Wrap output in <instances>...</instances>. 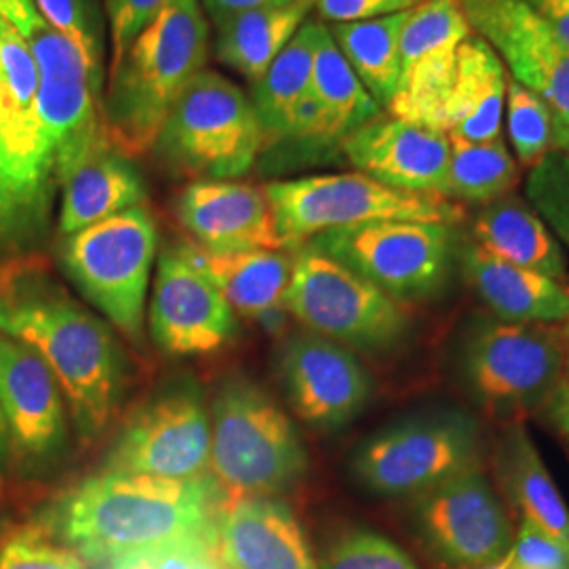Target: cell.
<instances>
[{"label": "cell", "instance_id": "ffe728a7", "mask_svg": "<svg viewBox=\"0 0 569 569\" xmlns=\"http://www.w3.org/2000/svg\"><path fill=\"white\" fill-rule=\"evenodd\" d=\"M0 409L4 432L21 458L56 453L66 437L63 390L41 357L0 333Z\"/></svg>", "mask_w": 569, "mask_h": 569}, {"label": "cell", "instance_id": "836d02e7", "mask_svg": "<svg viewBox=\"0 0 569 569\" xmlns=\"http://www.w3.org/2000/svg\"><path fill=\"white\" fill-rule=\"evenodd\" d=\"M449 201L483 207L507 197L519 183V164L502 138L493 142L449 138Z\"/></svg>", "mask_w": 569, "mask_h": 569}, {"label": "cell", "instance_id": "603a6c76", "mask_svg": "<svg viewBox=\"0 0 569 569\" xmlns=\"http://www.w3.org/2000/svg\"><path fill=\"white\" fill-rule=\"evenodd\" d=\"M456 262L475 296L498 321L563 326L569 319V284L509 264L468 239L458 244Z\"/></svg>", "mask_w": 569, "mask_h": 569}, {"label": "cell", "instance_id": "ac0fdd59", "mask_svg": "<svg viewBox=\"0 0 569 569\" xmlns=\"http://www.w3.org/2000/svg\"><path fill=\"white\" fill-rule=\"evenodd\" d=\"M281 376L293 411L315 428L345 427L371 397V380L355 352L312 331L287 340Z\"/></svg>", "mask_w": 569, "mask_h": 569}, {"label": "cell", "instance_id": "f35d334b", "mask_svg": "<svg viewBox=\"0 0 569 569\" xmlns=\"http://www.w3.org/2000/svg\"><path fill=\"white\" fill-rule=\"evenodd\" d=\"M319 569H418L406 550L369 531L350 529L327 547Z\"/></svg>", "mask_w": 569, "mask_h": 569}, {"label": "cell", "instance_id": "7a4b0ae2", "mask_svg": "<svg viewBox=\"0 0 569 569\" xmlns=\"http://www.w3.org/2000/svg\"><path fill=\"white\" fill-rule=\"evenodd\" d=\"M216 481L106 470L72 489L51 515L53 531L87 561L216 528Z\"/></svg>", "mask_w": 569, "mask_h": 569}, {"label": "cell", "instance_id": "8992f818", "mask_svg": "<svg viewBox=\"0 0 569 569\" xmlns=\"http://www.w3.org/2000/svg\"><path fill=\"white\" fill-rule=\"evenodd\" d=\"M264 190L284 249L345 226L380 220L456 226L465 220V209L449 199L401 192L359 171L272 182Z\"/></svg>", "mask_w": 569, "mask_h": 569}, {"label": "cell", "instance_id": "4dcf8cb0", "mask_svg": "<svg viewBox=\"0 0 569 569\" xmlns=\"http://www.w3.org/2000/svg\"><path fill=\"white\" fill-rule=\"evenodd\" d=\"M409 11L327 26L348 66L382 110H387L401 77V32Z\"/></svg>", "mask_w": 569, "mask_h": 569}, {"label": "cell", "instance_id": "8d00e7d4", "mask_svg": "<svg viewBox=\"0 0 569 569\" xmlns=\"http://www.w3.org/2000/svg\"><path fill=\"white\" fill-rule=\"evenodd\" d=\"M42 20L79 47L93 74L103 81L106 34L93 0H34Z\"/></svg>", "mask_w": 569, "mask_h": 569}, {"label": "cell", "instance_id": "f6af8a7d", "mask_svg": "<svg viewBox=\"0 0 569 569\" xmlns=\"http://www.w3.org/2000/svg\"><path fill=\"white\" fill-rule=\"evenodd\" d=\"M293 0H203L204 18L209 23L228 20L244 11L264 9V7H284Z\"/></svg>", "mask_w": 569, "mask_h": 569}, {"label": "cell", "instance_id": "f1b7e54d", "mask_svg": "<svg viewBox=\"0 0 569 569\" xmlns=\"http://www.w3.org/2000/svg\"><path fill=\"white\" fill-rule=\"evenodd\" d=\"M312 0H293L284 7H264L211 23L213 51L220 63L249 82H256L308 20Z\"/></svg>", "mask_w": 569, "mask_h": 569}, {"label": "cell", "instance_id": "44dd1931", "mask_svg": "<svg viewBox=\"0 0 569 569\" xmlns=\"http://www.w3.org/2000/svg\"><path fill=\"white\" fill-rule=\"evenodd\" d=\"M176 211L194 244L207 251L284 249L264 188L234 180L192 182L180 192Z\"/></svg>", "mask_w": 569, "mask_h": 569}, {"label": "cell", "instance_id": "9c48e42d", "mask_svg": "<svg viewBox=\"0 0 569 569\" xmlns=\"http://www.w3.org/2000/svg\"><path fill=\"white\" fill-rule=\"evenodd\" d=\"M308 243L376 284L399 305L430 300L456 264V226L380 220L326 230Z\"/></svg>", "mask_w": 569, "mask_h": 569}, {"label": "cell", "instance_id": "d6986e66", "mask_svg": "<svg viewBox=\"0 0 569 569\" xmlns=\"http://www.w3.org/2000/svg\"><path fill=\"white\" fill-rule=\"evenodd\" d=\"M340 150L359 173L395 190L448 199V133L382 114L350 133Z\"/></svg>", "mask_w": 569, "mask_h": 569}, {"label": "cell", "instance_id": "cb8c5ba5", "mask_svg": "<svg viewBox=\"0 0 569 569\" xmlns=\"http://www.w3.org/2000/svg\"><path fill=\"white\" fill-rule=\"evenodd\" d=\"M60 232L70 237L146 201V183L133 161L110 142L89 150L60 178Z\"/></svg>", "mask_w": 569, "mask_h": 569}, {"label": "cell", "instance_id": "74e56055", "mask_svg": "<svg viewBox=\"0 0 569 569\" xmlns=\"http://www.w3.org/2000/svg\"><path fill=\"white\" fill-rule=\"evenodd\" d=\"M526 199L557 241L569 247V152L552 148L540 163L529 169Z\"/></svg>", "mask_w": 569, "mask_h": 569}, {"label": "cell", "instance_id": "e0dca14e", "mask_svg": "<svg viewBox=\"0 0 569 569\" xmlns=\"http://www.w3.org/2000/svg\"><path fill=\"white\" fill-rule=\"evenodd\" d=\"M148 319L152 340L178 357L216 352L237 331L232 306L182 247L167 249L159 260Z\"/></svg>", "mask_w": 569, "mask_h": 569}, {"label": "cell", "instance_id": "bcb514c9", "mask_svg": "<svg viewBox=\"0 0 569 569\" xmlns=\"http://www.w3.org/2000/svg\"><path fill=\"white\" fill-rule=\"evenodd\" d=\"M569 47V0H526Z\"/></svg>", "mask_w": 569, "mask_h": 569}, {"label": "cell", "instance_id": "d4e9b609", "mask_svg": "<svg viewBox=\"0 0 569 569\" xmlns=\"http://www.w3.org/2000/svg\"><path fill=\"white\" fill-rule=\"evenodd\" d=\"M509 70L488 41L470 34L458 47L456 77L446 108V133L465 142L502 138Z\"/></svg>", "mask_w": 569, "mask_h": 569}, {"label": "cell", "instance_id": "6da1fadb", "mask_svg": "<svg viewBox=\"0 0 569 569\" xmlns=\"http://www.w3.org/2000/svg\"><path fill=\"white\" fill-rule=\"evenodd\" d=\"M0 333L30 346L49 366L84 435L110 422L124 382L121 348L44 266L0 264Z\"/></svg>", "mask_w": 569, "mask_h": 569}, {"label": "cell", "instance_id": "7c38bea8", "mask_svg": "<svg viewBox=\"0 0 569 569\" xmlns=\"http://www.w3.org/2000/svg\"><path fill=\"white\" fill-rule=\"evenodd\" d=\"M413 528L448 569H486L509 552L515 529L486 467L470 468L413 498Z\"/></svg>", "mask_w": 569, "mask_h": 569}, {"label": "cell", "instance_id": "2e32d148", "mask_svg": "<svg viewBox=\"0 0 569 569\" xmlns=\"http://www.w3.org/2000/svg\"><path fill=\"white\" fill-rule=\"evenodd\" d=\"M475 34L488 41L510 72L569 131V47L526 0H462Z\"/></svg>", "mask_w": 569, "mask_h": 569}, {"label": "cell", "instance_id": "681fc988", "mask_svg": "<svg viewBox=\"0 0 569 569\" xmlns=\"http://www.w3.org/2000/svg\"><path fill=\"white\" fill-rule=\"evenodd\" d=\"M552 124H555V122H552ZM555 148L569 152V131L557 127V124H555Z\"/></svg>", "mask_w": 569, "mask_h": 569}, {"label": "cell", "instance_id": "d590c367", "mask_svg": "<svg viewBox=\"0 0 569 569\" xmlns=\"http://www.w3.org/2000/svg\"><path fill=\"white\" fill-rule=\"evenodd\" d=\"M110 561L112 569H226L216 545V528L129 550Z\"/></svg>", "mask_w": 569, "mask_h": 569}, {"label": "cell", "instance_id": "7dc6e473", "mask_svg": "<svg viewBox=\"0 0 569 569\" xmlns=\"http://www.w3.org/2000/svg\"><path fill=\"white\" fill-rule=\"evenodd\" d=\"M550 425L557 428V432L569 443V382L563 380L559 388L552 392L549 403L545 406Z\"/></svg>", "mask_w": 569, "mask_h": 569}, {"label": "cell", "instance_id": "b9f144b4", "mask_svg": "<svg viewBox=\"0 0 569 569\" xmlns=\"http://www.w3.org/2000/svg\"><path fill=\"white\" fill-rule=\"evenodd\" d=\"M498 566L502 569H569V547L528 519H521L509 552Z\"/></svg>", "mask_w": 569, "mask_h": 569}, {"label": "cell", "instance_id": "ba28073f", "mask_svg": "<svg viewBox=\"0 0 569 569\" xmlns=\"http://www.w3.org/2000/svg\"><path fill=\"white\" fill-rule=\"evenodd\" d=\"M159 232L140 204L66 237L60 260L70 281L131 342L142 340L146 293Z\"/></svg>", "mask_w": 569, "mask_h": 569}, {"label": "cell", "instance_id": "ab89813d", "mask_svg": "<svg viewBox=\"0 0 569 569\" xmlns=\"http://www.w3.org/2000/svg\"><path fill=\"white\" fill-rule=\"evenodd\" d=\"M0 569H87V559L68 545H56L39 529H21L0 549Z\"/></svg>", "mask_w": 569, "mask_h": 569}, {"label": "cell", "instance_id": "277c9868", "mask_svg": "<svg viewBox=\"0 0 569 569\" xmlns=\"http://www.w3.org/2000/svg\"><path fill=\"white\" fill-rule=\"evenodd\" d=\"M209 467L226 502H234L296 486L308 470V456L287 413L262 388L230 380L211 409Z\"/></svg>", "mask_w": 569, "mask_h": 569}, {"label": "cell", "instance_id": "8fae6325", "mask_svg": "<svg viewBox=\"0 0 569 569\" xmlns=\"http://www.w3.org/2000/svg\"><path fill=\"white\" fill-rule=\"evenodd\" d=\"M479 425L443 411L387 428L355 458V475L385 498H416L470 468L486 467Z\"/></svg>", "mask_w": 569, "mask_h": 569}, {"label": "cell", "instance_id": "f907efd6", "mask_svg": "<svg viewBox=\"0 0 569 569\" xmlns=\"http://www.w3.org/2000/svg\"><path fill=\"white\" fill-rule=\"evenodd\" d=\"M7 441V432H4V420H2V409H0V451L4 448Z\"/></svg>", "mask_w": 569, "mask_h": 569}, {"label": "cell", "instance_id": "52a82bcc", "mask_svg": "<svg viewBox=\"0 0 569 569\" xmlns=\"http://www.w3.org/2000/svg\"><path fill=\"white\" fill-rule=\"evenodd\" d=\"M291 251L284 310L308 331L361 352H385L406 338V306L310 243Z\"/></svg>", "mask_w": 569, "mask_h": 569}, {"label": "cell", "instance_id": "484cf974", "mask_svg": "<svg viewBox=\"0 0 569 569\" xmlns=\"http://www.w3.org/2000/svg\"><path fill=\"white\" fill-rule=\"evenodd\" d=\"M180 247L186 258L199 266L222 291L234 312L268 321L284 310V296L293 268L291 249L213 253L194 243Z\"/></svg>", "mask_w": 569, "mask_h": 569}, {"label": "cell", "instance_id": "ee69618b", "mask_svg": "<svg viewBox=\"0 0 569 569\" xmlns=\"http://www.w3.org/2000/svg\"><path fill=\"white\" fill-rule=\"evenodd\" d=\"M422 0H312L319 21L350 23L409 11Z\"/></svg>", "mask_w": 569, "mask_h": 569}, {"label": "cell", "instance_id": "5bb4252c", "mask_svg": "<svg viewBox=\"0 0 569 569\" xmlns=\"http://www.w3.org/2000/svg\"><path fill=\"white\" fill-rule=\"evenodd\" d=\"M39 70V114L61 173L89 150L108 142L102 119V79L93 74L79 47L56 32L41 16L21 34Z\"/></svg>", "mask_w": 569, "mask_h": 569}, {"label": "cell", "instance_id": "816d5d0a", "mask_svg": "<svg viewBox=\"0 0 569 569\" xmlns=\"http://www.w3.org/2000/svg\"><path fill=\"white\" fill-rule=\"evenodd\" d=\"M559 327H561V333H563V338H566V342H568L569 346V319L563 323V326Z\"/></svg>", "mask_w": 569, "mask_h": 569}, {"label": "cell", "instance_id": "f5cc1de1", "mask_svg": "<svg viewBox=\"0 0 569 569\" xmlns=\"http://www.w3.org/2000/svg\"><path fill=\"white\" fill-rule=\"evenodd\" d=\"M566 380L569 382V350H568V357H566Z\"/></svg>", "mask_w": 569, "mask_h": 569}, {"label": "cell", "instance_id": "9a60e30c", "mask_svg": "<svg viewBox=\"0 0 569 569\" xmlns=\"http://www.w3.org/2000/svg\"><path fill=\"white\" fill-rule=\"evenodd\" d=\"M211 420L194 388H176L140 409L108 458V470L163 479H204Z\"/></svg>", "mask_w": 569, "mask_h": 569}, {"label": "cell", "instance_id": "83f0119b", "mask_svg": "<svg viewBox=\"0 0 569 569\" xmlns=\"http://www.w3.org/2000/svg\"><path fill=\"white\" fill-rule=\"evenodd\" d=\"M493 475L507 502L569 547V509L523 422H507L493 448Z\"/></svg>", "mask_w": 569, "mask_h": 569}, {"label": "cell", "instance_id": "4316f807", "mask_svg": "<svg viewBox=\"0 0 569 569\" xmlns=\"http://www.w3.org/2000/svg\"><path fill=\"white\" fill-rule=\"evenodd\" d=\"M470 241L509 264L566 281L568 264L561 243L538 211L517 194L483 204L470 222Z\"/></svg>", "mask_w": 569, "mask_h": 569}, {"label": "cell", "instance_id": "4fadbf2b", "mask_svg": "<svg viewBox=\"0 0 569 569\" xmlns=\"http://www.w3.org/2000/svg\"><path fill=\"white\" fill-rule=\"evenodd\" d=\"M0 150L42 232L58 186L56 154L39 114V70L20 30L0 16Z\"/></svg>", "mask_w": 569, "mask_h": 569}, {"label": "cell", "instance_id": "e575fe53", "mask_svg": "<svg viewBox=\"0 0 569 569\" xmlns=\"http://www.w3.org/2000/svg\"><path fill=\"white\" fill-rule=\"evenodd\" d=\"M507 124L515 157L523 167H536L555 148V124L549 106L521 82L509 79Z\"/></svg>", "mask_w": 569, "mask_h": 569}, {"label": "cell", "instance_id": "7bdbcfd3", "mask_svg": "<svg viewBox=\"0 0 569 569\" xmlns=\"http://www.w3.org/2000/svg\"><path fill=\"white\" fill-rule=\"evenodd\" d=\"M0 150V253H16L41 239Z\"/></svg>", "mask_w": 569, "mask_h": 569}, {"label": "cell", "instance_id": "f546056e", "mask_svg": "<svg viewBox=\"0 0 569 569\" xmlns=\"http://www.w3.org/2000/svg\"><path fill=\"white\" fill-rule=\"evenodd\" d=\"M317 26L319 20L308 18L264 74L251 82L249 100L264 133V150L287 142L298 110L310 96Z\"/></svg>", "mask_w": 569, "mask_h": 569}, {"label": "cell", "instance_id": "d6a6232c", "mask_svg": "<svg viewBox=\"0 0 569 569\" xmlns=\"http://www.w3.org/2000/svg\"><path fill=\"white\" fill-rule=\"evenodd\" d=\"M458 47L430 51L401 66L388 117L446 133V108L456 77Z\"/></svg>", "mask_w": 569, "mask_h": 569}, {"label": "cell", "instance_id": "60d3db41", "mask_svg": "<svg viewBox=\"0 0 569 569\" xmlns=\"http://www.w3.org/2000/svg\"><path fill=\"white\" fill-rule=\"evenodd\" d=\"M171 0H103L110 28L108 74L121 63L122 56L143 30L157 20Z\"/></svg>", "mask_w": 569, "mask_h": 569}, {"label": "cell", "instance_id": "7402d4cb", "mask_svg": "<svg viewBox=\"0 0 569 569\" xmlns=\"http://www.w3.org/2000/svg\"><path fill=\"white\" fill-rule=\"evenodd\" d=\"M216 545L226 569H319L300 521L270 496L226 502Z\"/></svg>", "mask_w": 569, "mask_h": 569}, {"label": "cell", "instance_id": "1f68e13d", "mask_svg": "<svg viewBox=\"0 0 569 569\" xmlns=\"http://www.w3.org/2000/svg\"><path fill=\"white\" fill-rule=\"evenodd\" d=\"M310 91L340 148L350 133L385 114L348 66L323 21L317 26Z\"/></svg>", "mask_w": 569, "mask_h": 569}, {"label": "cell", "instance_id": "c3c4849f", "mask_svg": "<svg viewBox=\"0 0 569 569\" xmlns=\"http://www.w3.org/2000/svg\"><path fill=\"white\" fill-rule=\"evenodd\" d=\"M0 16L11 21L21 34L39 18L34 0H0Z\"/></svg>", "mask_w": 569, "mask_h": 569}, {"label": "cell", "instance_id": "5b68a950", "mask_svg": "<svg viewBox=\"0 0 569 569\" xmlns=\"http://www.w3.org/2000/svg\"><path fill=\"white\" fill-rule=\"evenodd\" d=\"M152 150L180 176L224 182L256 164L264 133L243 89L204 68L171 106Z\"/></svg>", "mask_w": 569, "mask_h": 569}, {"label": "cell", "instance_id": "30bf717a", "mask_svg": "<svg viewBox=\"0 0 569 569\" xmlns=\"http://www.w3.org/2000/svg\"><path fill=\"white\" fill-rule=\"evenodd\" d=\"M569 346L559 326L481 323L470 333L462 369L472 399L505 422H523L566 380Z\"/></svg>", "mask_w": 569, "mask_h": 569}, {"label": "cell", "instance_id": "3957f363", "mask_svg": "<svg viewBox=\"0 0 569 569\" xmlns=\"http://www.w3.org/2000/svg\"><path fill=\"white\" fill-rule=\"evenodd\" d=\"M209 37L199 0H171L131 42L102 98L103 131L119 152L133 159L152 150L171 106L204 70Z\"/></svg>", "mask_w": 569, "mask_h": 569}]
</instances>
